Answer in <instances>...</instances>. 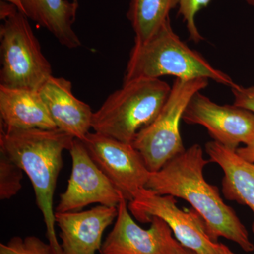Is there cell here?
Masks as SVG:
<instances>
[{
  "label": "cell",
  "mask_w": 254,
  "mask_h": 254,
  "mask_svg": "<svg viewBox=\"0 0 254 254\" xmlns=\"http://www.w3.org/2000/svg\"><path fill=\"white\" fill-rule=\"evenodd\" d=\"M203 148L193 144L170 160L158 171L150 172L145 188L160 195L186 200L204 220L209 237L235 242L246 252L254 251L248 231L232 207L225 204L216 187L205 180Z\"/></svg>",
  "instance_id": "6da1fadb"
},
{
  "label": "cell",
  "mask_w": 254,
  "mask_h": 254,
  "mask_svg": "<svg viewBox=\"0 0 254 254\" xmlns=\"http://www.w3.org/2000/svg\"><path fill=\"white\" fill-rule=\"evenodd\" d=\"M74 138L55 129H4L1 128L0 151L4 152L27 175L34 190L36 204L43 214L47 237L55 254H63L55 232L53 200L63 165V153Z\"/></svg>",
  "instance_id": "7a4b0ae2"
},
{
  "label": "cell",
  "mask_w": 254,
  "mask_h": 254,
  "mask_svg": "<svg viewBox=\"0 0 254 254\" xmlns=\"http://www.w3.org/2000/svg\"><path fill=\"white\" fill-rule=\"evenodd\" d=\"M163 76L185 80L206 78L230 88L237 86L227 73L214 67L182 41L173 31L170 18L149 40L134 43L123 82Z\"/></svg>",
  "instance_id": "3957f363"
},
{
  "label": "cell",
  "mask_w": 254,
  "mask_h": 254,
  "mask_svg": "<svg viewBox=\"0 0 254 254\" xmlns=\"http://www.w3.org/2000/svg\"><path fill=\"white\" fill-rule=\"evenodd\" d=\"M172 86L160 78L123 82L93 113L92 128L105 136L131 144L137 133L158 116Z\"/></svg>",
  "instance_id": "277c9868"
},
{
  "label": "cell",
  "mask_w": 254,
  "mask_h": 254,
  "mask_svg": "<svg viewBox=\"0 0 254 254\" xmlns=\"http://www.w3.org/2000/svg\"><path fill=\"white\" fill-rule=\"evenodd\" d=\"M0 86L39 91L53 70L26 15L1 1Z\"/></svg>",
  "instance_id": "5b68a950"
},
{
  "label": "cell",
  "mask_w": 254,
  "mask_h": 254,
  "mask_svg": "<svg viewBox=\"0 0 254 254\" xmlns=\"http://www.w3.org/2000/svg\"><path fill=\"white\" fill-rule=\"evenodd\" d=\"M208 83L206 78H176L158 116L137 133L131 144L150 172L158 171L186 150L180 133V122L192 97Z\"/></svg>",
  "instance_id": "8992f818"
},
{
  "label": "cell",
  "mask_w": 254,
  "mask_h": 254,
  "mask_svg": "<svg viewBox=\"0 0 254 254\" xmlns=\"http://www.w3.org/2000/svg\"><path fill=\"white\" fill-rule=\"evenodd\" d=\"M175 197L160 195L143 188L128 202V210L141 223L150 222L153 217L164 220L176 240L183 247L199 254H220V243L209 237L203 219L194 209L182 210Z\"/></svg>",
  "instance_id": "52a82bcc"
},
{
  "label": "cell",
  "mask_w": 254,
  "mask_h": 254,
  "mask_svg": "<svg viewBox=\"0 0 254 254\" xmlns=\"http://www.w3.org/2000/svg\"><path fill=\"white\" fill-rule=\"evenodd\" d=\"M82 141L92 160L127 201L145 188L150 172L132 144L95 131Z\"/></svg>",
  "instance_id": "ba28073f"
},
{
  "label": "cell",
  "mask_w": 254,
  "mask_h": 254,
  "mask_svg": "<svg viewBox=\"0 0 254 254\" xmlns=\"http://www.w3.org/2000/svg\"><path fill=\"white\" fill-rule=\"evenodd\" d=\"M68 151L72 160L71 173L55 212L81 211L93 203L118 207L122 193L92 160L83 141L74 138Z\"/></svg>",
  "instance_id": "9c48e42d"
},
{
  "label": "cell",
  "mask_w": 254,
  "mask_h": 254,
  "mask_svg": "<svg viewBox=\"0 0 254 254\" xmlns=\"http://www.w3.org/2000/svg\"><path fill=\"white\" fill-rule=\"evenodd\" d=\"M144 230L132 218L128 201L122 195L113 230L102 245L99 254H179L181 244L161 218L153 217Z\"/></svg>",
  "instance_id": "30bf717a"
},
{
  "label": "cell",
  "mask_w": 254,
  "mask_h": 254,
  "mask_svg": "<svg viewBox=\"0 0 254 254\" xmlns=\"http://www.w3.org/2000/svg\"><path fill=\"white\" fill-rule=\"evenodd\" d=\"M182 120L204 127L213 141L237 150L254 139V115L236 105H219L200 92L187 105Z\"/></svg>",
  "instance_id": "8fae6325"
},
{
  "label": "cell",
  "mask_w": 254,
  "mask_h": 254,
  "mask_svg": "<svg viewBox=\"0 0 254 254\" xmlns=\"http://www.w3.org/2000/svg\"><path fill=\"white\" fill-rule=\"evenodd\" d=\"M118 207L98 205L90 210L56 213L63 254H97L103 233L116 220Z\"/></svg>",
  "instance_id": "7c38bea8"
},
{
  "label": "cell",
  "mask_w": 254,
  "mask_h": 254,
  "mask_svg": "<svg viewBox=\"0 0 254 254\" xmlns=\"http://www.w3.org/2000/svg\"><path fill=\"white\" fill-rule=\"evenodd\" d=\"M57 128L79 140L92 128L93 112L73 95L71 82L52 76L39 90Z\"/></svg>",
  "instance_id": "4fadbf2b"
},
{
  "label": "cell",
  "mask_w": 254,
  "mask_h": 254,
  "mask_svg": "<svg viewBox=\"0 0 254 254\" xmlns=\"http://www.w3.org/2000/svg\"><path fill=\"white\" fill-rule=\"evenodd\" d=\"M205 151L210 162L218 165L223 172L222 193L225 198L247 205L253 212L254 234V163L242 158L237 150L215 141L205 144Z\"/></svg>",
  "instance_id": "5bb4252c"
},
{
  "label": "cell",
  "mask_w": 254,
  "mask_h": 254,
  "mask_svg": "<svg viewBox=\"0 0 254 254\" xmlns=\"http://www.w3.org/2000/svg\"><path fill=\"white\" fill-rule=\"evenodd\" d=\"M1 128L4 129H55L39 91L0 86Z\"/></svg>",
  "instance_id": "9a60e30c"
},
{
  "label": "cell",
  "mask_w": 254,
  "mask_h": 254,
  "mask_svg": "<svg viewBox=\"0 0 254 254\" xmlns=\"http://www.w3.org/2000/svg\"><path fill=\"white\" fill-rule=\"evenodd\" d=\"M23 14L50 32L60 45L76 49L82 46L73 28L78 1L68 0H21Z\"/></svg>",
  "instance_id": "2e32d148"
},
{
  "label": "cell",
  "mask_w": 254,
  "mask_h": 254,
  "mask_svg": "<svg viewBox=\"0 0 254 254\" xmlns=\"http://www.w3.org/2000/svg\"><path fill=\"white\" fill-rule=\"evenodd\" d=\"M178 0H130L127 17L135 33V43L149 40L170 18Z\"/></svg>",
  "instance_id": "e0dca14e"
},
{
  "label": "cell",
  "mask_w": 254,
  "mask_h": 254,
  "mask_svg": "<svg viewBox=\"0 0 254 254\" xmlns=\"http://www.w3.org/2000/svg\"><path fill=\"white\" fill-rule=\"evenodd\" d=\"M23 170L0 151V199L8 200L22 188Z\"/></svg>",
  "instance_id": "ac0fdd59"
},
{
  "label": "cell",
  "mask_w": 254,
  "mask_h": 254,
  "mask_svg": "<svg viewBox=\"0 0 254 254\" xmlns=\"http://www.w3.org/2000/svg\"><path fill=\"white\" fill-rule=\"evenodd\" d=\"M0 254H55L49 242L36 236L14 237L0 245Z\"/></svg>",
  "instance_id": "d6986e66"
},
{
  "label": "cell",
  "mask_w": 254,
  "mask_h": 254,
  "mask_svg": "<svg viewBox=\"0 0 254 254\" xmlns=\"http://www.w3.org/2000/svg\"><path fill=\"white\" fill-rule=\"evenodd\" d=\"M178 14L186 24L190 41L199 43L204 38L200 34L196 24L195 16L198 11L206 7L211 0H178Z\"/></svg>",
  "instance_id": "ffe728a7"
},
{
  "label": "cell",
  "mask_w": 254,
  "mask_h": 254,
  "mask_svg": "<svg viewBox=\"0 0 254 254\" xmlns=\"http://www.w3.org/2000/svg\"><path fill=\"white\" fill-rule=\"evenodd\" d=\"M231 90L233 105L249 110L254 115V86L244 87L237 84Z\"/></svg>",
  "instance_id": "44dd1931"
},
{
  "label": "cell",
  "mask_w": 254,
  "mask_h": 254,
  "mask_svg": "<svg viewBox=\"0 0 254 254\" xmlns=\"http://www.w3.org/2000/svg\"><path fill=\"white\" fill-rule=\"evenodd\" d=\"M237 152L242 158L254 163V139L249 144L237 148Z\"/></svg>",
  "instance_id": "7402d4cb"
},
{
  "label": "cell",
  "mask_w": 254,
  "mask_h": 254,
  "mask_svg": "<svg viewBox=\"0 0 254 254\" xmlns=\"http://www.w3.org/2000/svg\"><path fill=\"white\" fill-rule=\"evenodd\" d=\"M3 1L14 5V6H16V7L17 8L18 11H21V12L23 14V6L22 4H21V0H3Z\"/></svg>",
  "instance_id": "603a6c76"
},
{
  "label": "cell",
  "mask_w": 254,
  "mask_h": 254,
  "mask_svg": "<svg viewBox=\"0 0 254 254\" xmlns=\"http://www.w3.org/2000/svg\"><path fill=\"white\" fill-rule=\"evenodd\" d=\"M220 254H236L234 253L226 245L222 243H220Z\"/></svg>",
  "instance_id": "cb8c5ba5"
},
{
  "label": "cell",
  "mask_w": 254,
  "mask_h": 254,
  "mask_svg": "<svg viewBox=\"0 0 254 254\" xmlns=\"http://www.w3.org/2000/svg\"><path fill=\"white\" fill-rule=\"evenodd\" d=\"M179 254H199L196 253L194 251L190 250V249L186 248V247L181 246L180 250V253Z\"/></svg>",
  "instance_id": "d4e9b609"
},
{
  "label": "cell",
  "mask_w": 254,
  "mask_h": 254,
  "mask_svg": "<svg viewBox=\"0 0 254 254\" xmlns=\"http://www.w3.org/2000/svg\"><path fill=\"white\" fill-rule=\"evenodd\" d=\"M247 4H250V6H254V0H245Z\"/></svg>",
  "instance_id": "484cf974"
},
{
  "label": "cell",
  "mask_w": 254,
  "mask_h": 254,
  "mask_svg": "<svg viewBox=\"0 0 254 254\" xmlns=\"http://www.w3.org/2000/svg\"><path fill=\"white\" fill-rule=\"evenodd\" d=\"M73 1H77V0H73Z\"/></svg>",
  "instance_id": "4316f807"
}]
</instances>
